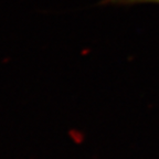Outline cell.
I'll return each instance as SVG.
<instances>
[{"instance_id":"obj_1","label":"cell","mask_w":159,"mask_h":159,"mask_svg":"<svg viewBox=\"0 0 159 159\" xmlns=\"http://www.w3.org/2000/svg\"><path fill=\"white\" fill-rule=\"evenodd\" d=\"M138 3H159V0H99V5L130 6Z\"/></svg>"}]
</instances>
